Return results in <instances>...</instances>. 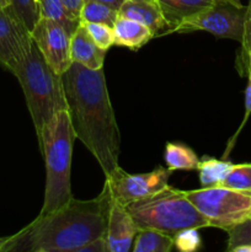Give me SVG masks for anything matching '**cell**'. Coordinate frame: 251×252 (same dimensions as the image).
Segmentation results:
<instances>
[{
	"instance_id": "cell-1",
	"label": "cell",
	"mask_w": 251,
	"mask_h": 252,
	"mask_svg": "<svg viewBox=\"0 0 251 252\" xmlns=\"http://www.w3.org/2000/svg\"><path fill=\"white\" fill-rule=\"evenodd\" d=\"M66 111L71 128L93 154L103 175L117 169L121 134L102 69H89L78 63L62 74Z\"/></svg>"
},
{
	"instance_id": "cell-2",
	"label": "cell",
	"mask_w": 251,
	"mask_h": 252,
	"mask_svg": "<svg viewBox=\"0 0 251 252\" xmlns=\"http://www.w3.org/2000/svg\"><path fill=\"white\" fill-rule=\"evenodd\" d=\"M111 196L107 189L96 198H71L62 208L38 214L19 233L0 239V252H76L105 236Z\"/></svg>"
},
{
	"instance_id": "cell-3",
	"label": "cell",
	"mask_w": 251,
	"mask_h": 252,
	"mask_svg": "<svg viewBox=\"0 0 251 252\" xmlns=\"http://www.w3.org/2000/svg\"><path fill=\"white\" fill-rule=\"evenodd\" d=\"M38 145L46 165V189L41 213L65 206L71 198V154L75 134L66 110L57 112L41 130Z\"/></svg>"
},
{
	"instance_id": "cell-4",
	"label": "cell",
	"mask_w": 251,
	"mask_h": 252,
	"mask_svg": "<svg viewBox=\"0 0 251 252\" xmlns=\"http://www.w3.org/2000/svg\"><path fill=\"white\" fill-rule=\"evenodd\" d=\"M12 74L24 91L38 138L43 126L57 112L66 110L62 75L51 68L34 42Z\"/></svg>"
},
{
	"instance_id": "cell-5",
	"label": "cell",
	"mask_w": 251,
	"mask_h": 252,
	"mask_svg": "<svg viewBox=\"0 0 251 252\" xmlns=\"http://www.w3.org/2000/svg\"><path fill=\"white\" fill-rule=\"evenodd\" d=\"M138 230L155 229L174 236L188 228H208V221L191 203L185 191L166 189L126 206Z\"/></svg>"
},
{
	"instance_id": "cell-6",
	"label": "cell",
	"mask_w": 251,
	"mask_h": 252,
	"mask_svg": "<svg viewBox=\"0 0 251 252\" xmlns=\"http://www.w3.org/2000/svg\"><path fill=\"white\" fill-rule=\"evenodd\" d=\"M185 194L212 228L228 231L251 219V191L217 186L185 191Z\"/></svg>"
},
{
	"instance_id": "cell-7",
	"label": "cell",
	"mask_w": 251,
	"mask_h": 252,
	"mask_svg": "<svg viewBox=\"0 0 251 252\" xmlns=\"http://www.w3.org/2000/svg\"><path fill=\"white\" fill-rule=\"evenodd\" d=\"M246 10L248 6L238 7L223 0H217L216 4L212 6L180 21L171 33L207 31L219 38H229L241 42L245 26Z\"/></svg>"
},
{
	"instance_id": "cell-8",
	"label": "cell",
	"mask_w": 251,
	"mask_h": 252,
	"mask_svg": "<svg viewBox=\"0 0 251 252\" xmlns=\"http://www.w3.org/2000/svg\"><path fill=\"white\" fill-rule=\"evenodd\" d=\"M171 171L159 166L145 174H128L118 166L105 177L103 186L107 189L111 198L123 206L149 197L169 186Z\"/></svg>"
},
{
	"instance_id": "cell-9",
	"label": "cell",
	"mask_w": 251,
	"mask_h": 252,
	"mask_svg": "<svg viewBox=\"0 0 251 252\" xmlns=\"http://www.w3.org/2000/svg\"><path fill=\"white\" fill-rule=\"evenodd\" d=\"M31 37L47 63L59 75L71 65V34L63 25L53 20L39 17L31 31Z\"/></svg>"
},
{
	"instance_id": "cell-10",
	"label": "cell",
	"mask_w": 251,
	"mask_h": 252,
	"mask_svg": "<svg viewBox=\"0 0 251 252\" xmlns=\"http://www.w3.org/2000/svg\"><path fill=\"white\" fill-rule=\"evenodd\" d=\"M33 42L31 33L9 6H0V64L11 73Z\"/></svg>"
},
{
	"instance_id": "cell-11",
	"label": "cell",
	"mask_w": 251,
	"mask_h": 252,
	"mask_svg": "<svg viewBox=\"0 0 251 252\" xmlns=\"http://www.w3.org/2000/svg\"><path fill=\"white\" fill-rule=\"evenodd\" d=\"M137 233V225L126 206L111 198L105 234L107 252H128Z\"/></svg>"
},
{
	"instance_id": "cell-12",
	"label": "cell",
	"mask_w": 251,
	"mask_h": 252,
	"mask_svg": "<svg viewBox=\"0 0 251 252\" xmlns=\"http://www.w3.org/2000/svg\"><path fill=\"white\" fill-rule=\"evenodd\" d=\"M118 14L148 26L154 33V37L169 34L170 25L167 24L157 2L125 0L118 10Z\"/></svg>"
},
{
	"instance_id": "cell-13",
	"label": "cell",
	"mask_w": 251,
	"mask_h": 252,
	"mask_svg": "<svg viewBox=\"0 0 251 252\" xmlns=\"http://www.w3.org/2000/svg\"><path fill=\"white\" fill-rule=\"evenodd\" d=\"M107 51L100 48L89 36L83 24H79L70 38V57L74 63L89 69H102Z\"/></svg>"
},
{
	"instance_id": "cell-14",
	"label": "cell",
	"mask_w": 251,
	"mask_h": 252,
	"mask_svg": "<svg viewBox=\"0 0 251 252\" xmlns=\"http://www.w3.org/2000/svg\"><path fill=\"white\" fill-rule=\"evenodd\" d=\"M112 29L115 34V46L126 47L130 51H138L154 38V33L149 27L120 14Z\"/></svg>"
},
{
	"instance_id": "cell-15",
	"label": "cell",
	"mask_w": 251,
	"mask_h": 252,
	"mask_svg": "<svg viewBox=\"0 0 251 252\" xmlns=\"http://www.w3.org/2000/svg\"><path fill=\"white\" fill-rule=\"evenodd\" d=\"M170 25V31L186 17L216 4L217 0H155Z\"/></svg>"
},
{
	"instance_id": "cell-16",
	"label": "cell",
	"mask_w": 251,
	"mask_h": 252,
	"mask_svg": "<svg viewBox=\"0 0 251 252\" xmlns=\"http://www.w3.org/2000/svg\"><path fill=\"white\" fill-rule=\"evenodd\" d=\"M164 160L166 167L171 172L177 170H185V171H191L197 170L199 164V158L187 145L181 143H167L165 148Z\"/></svg>"
},
{
	"instance_id": "cell-17",
	"label": "cell",
	"mask_w": 251,
	"mask_h": 252,
	"mask_svg": "<svg viewBox=\"0 0 251 252\" xmlns=\"http://www.w3.org/2000/svg\"><path fill=\"white\" fill-rule=\"evenodd\" d=\"M174 249V238L155 229L138 230L133 241V252H170Z\"/></svg>"
},
{
	"instance_id": "cell-18",
	"label": "cell",
	"mask_w": 251,
	"mask_h": 252,
	"mask_svg": "<svg viewBox=\"0 0 251 252\" xmlns=\"http://www.w3.org/2000/svg\"><path fill=\"white\" fill-rule=\"evenodd\" d=\"M233 165L234 164H231L230 161L219 160L211 157H203L202 159H199L197 170L199 172L201 186L203 189L204 187L220 186Z\"/></svg>"
},
{
	"instance_id": "cell-19",
	"label": "cell",
	"mask_w": 251,
	"mask_h": 252,
	"mask_svg": "<svg viewBox=\"0 0 251 252\" xmlns=\"http://www.w3.org/2000/svg\"><path fill=\"white\" fill-rule=\"evenodd\" d=\"M37 4H38L39 17L59 22L70 34H73L78 29L80 21L73 19L68 14L62 0H37Z\"/></svg>"
},
{
	"instance_id": "cell-20",
	"label": "cell",
	"mask_w": 251,
	"mask_h": 252,
	"mask_svg": "<svg viewBox=\"0 0 251 252\" xmlns=\"http://www.w3.org/2000/svg\"><path fill=\"white\" fill-rule=\"evenodd\" d=\"M117 17L118 10L113 9L110 5L95 0H84L79 20L80 22H98L113 26Z\"/></svg>"
},
{
	"instance_id": "cell-21",
	"label": "cell",
	"mask_w": 251,
	"mask_h": 252,
	"mask_svg": "<svg viewBox=\"0 0 251 252\" xmlns=\"http://www.w3.org/2000/svg\"><path fill=\"white\" fill-rule=\"evenodd\" d=\"M10 9L17 19L26 26L30 33L39 20V10L37 0H10Z\"/></svg>"
},
{
	"instance_id": "cell-22",
	"label": "cell",
	"mask_w": 251,
	"mask_h": 252,
	"mask_svg": "<svg viewBox=\"0 0 251 252\" xmlns=\"http://www.w3.org/2000/svg\"><path fill=\"white\" fill-rule=\"evenodd\" d=\"M220 186L239 191H251V164L233 165Z\"/></svg>"
},
{
	"instance_id": "cell-23",
	"label": "cell",
	"mask_w": 251,
	"mask_h": 252,
	"mask_svg": "<svg viewBox=\"0 0 251 252\" xmlns=\"http://www.w3.org/2000/svg\"><path fill=\"white\" fill-rule=\"evenodd\" d=\"M80 24L84 25L89 36L100 48L108 51L111 47L115 46V34H113L112 26L98 24V22H80Z\"/></svg>"
},
{
	"instance_id": "cell-24",
	"label": "cell",
	"mask_w": 251,
	"mask_h": 252,
	"mask_svg": "<svg viewBox=\"0 0 251 252\" xmlns=\"http://www.w3.org/2000/svg\"><path fill=\"white\" fill-rule=\"evenodd\" d=\"M174 248L181 252H194L202 248L198 228H188L179 231L174 236Z\"/></svg>"
},
{
	"instance_id": "cell-25",
	"label": "cell",
	"mask_w": 251,
	"mask_h": 252,
	"mask_svg": "<svg viewBox=\"0 0 251 252\" xmlns=\"http://www.w3.org/2000/svg\"><path fill=\"white\" fill-rule=\"evenodd\" d=\"M246 70H248V76H249V81H248V86H246V90H245V115H244V120L243 122H241L240 127H239V129L236 130V133L234 134L233 139L229 142V145H228V149H226L225 152V155L224 157H228V153L230 152V149L233 148L234 143H235L236 138H238L239 133L243 130V128L245 127L246 122H248L249 117H250L251 115V54H249L248 57V64H246Z\"/></svg>"
},
{
	"instance_id": "cell-26",
	"label": "cell",
	"mask_w": 251,
	"mask_h": 252,
	"mask_svg": "<svg viewBox=\"0 0 251 252\" xmlns=\"http://www.w3.org/2000/svg\"><path fill=\"white\" fill-rule=\"evenodd\" d=\"M241 53H240V61L241 65L245 66L248 64V57L251 54V2L248 5V10H246V19H245V26H244V33L243 39H241Z\"/></svg>"
},
{
	"instance_id": "cell-27",
	"label": "cell",
	"mask_w": 251,
	"mask_h": 252,
	"mask_svg": "<svg viewBox=\"0 0 251 252\" xmlns=\"http://www.w3.org/2000/svg\"><path fill=\"white\" fill-rule=\"evenodd\" d=\"M76 252H107V244L105 236L89 241L88 244L79 248Z\"/></svg>"
},
{
	"instance_id": "cell-28",
	"label": "cell",
	"mask_w": 251,
	"mask_h": 252,
	"mask_svg": "<svg viewBox=\"0 0 251 252\" xmlns=\"http://www.w3.org/2000/svg\"><path fill=\"white\" fill-rule=\"evenodd\" d=\"M64 7L68 11V14L70 15L73 19L79 20V16H80L81 7H83L84 0H62ZM80 21V20H79Z\"/></svg>"
},
{
	"instance_id": "cell-29",
	"label": "cell",
	"mask_w": 251,
	"mask_h": 252,
	"mask_svg": "<svg viewBox=\"0 0 251 252\" xmlns=\"http://www.w3.org/2000/svg\"><path fill=\"white\" fill-rule=\"evenodd\" d=\"M95 1L103 2V4L110 5V6H111V7H113V9L120 10L121 5H122L123 2H125V0H95Z\"/></svg>"
},
{
	"instance_id": "cell-30",
	"label": "cell",
	"mask_w": 251,
	"mask_h": 252,
	"mask_svg": "<svg viewBox=\"0 0 251 252\" xmlns=\"http://www.w3.org/2000/svg\"><path fill=\"white\" fill-rule=\"evenodd\" d=\"M223 1H226V2H229V4H233V5H235V6H238V7H241V6H244V5L241 4V1H240V0H223Z\"/></svg>"
},
{
	"instance_id": "cell-31",
	"label": "cell",
	"mask_w": 251,
	"mask_h": 252,
	"mask_svg": "<svg viewBox=\"0 0 251 252\" xmlns=\"http://www.w3.org/2000/svg\"><path fill=\"white\" fill-rule=\"evenodd\" d=\"M0 6H10V0H0Z\"/></svg>"
},
{
	"instance_id": "cell-32",
	"label": "cell",
	"mask_w": 251,
	"mask_h": 252,
	"mask_svg": "<svg viewBox=\"0 0 251 252\" xmlns=\"http://www.w3.org/2000/svg\"><path fill=\"white\" fill-rule=\"evenodd\" d=\"M140 1H149V2H157L155 0H140Z\"/></svg>"
}]
</instances>
